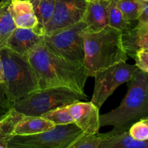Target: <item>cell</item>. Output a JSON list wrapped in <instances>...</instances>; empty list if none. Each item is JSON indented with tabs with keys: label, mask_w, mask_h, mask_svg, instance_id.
I'll return each mask as SVG.
<instances>
[{
	"label": "cell",
	"mask_w": 148,
	"mask_h": 148,
	"mask_svg": "<svg viewBox=\"0 0 148 148\" xmlns=\"http://www.w3.org/2000/svg\"><path fill=\"white\" fill-rule=\"evenodd\" d=\"M12 0H1V2L2 3H10Z\"/></svg>",
	"instance_id": "28"
},
{
	"label": "cell",
	"mask_w": 148,
	"mask_h": 148,
	"mask_svg": "<svg viewBox=\"0 0 148 148\" xmlns=\"http://www.w3.org/2000/svg\"><path fill=\"white\" fill-rule=\"evenodd\" d=\"M43 41V35L33 29L16 27L7 40L5 47L17 54L27 57L30 52Z\"/></svg>",
	"instance_id": "11"
},
{
	"label": "cell",
	"mask_w": 148,
	"mask_h": 148,
	"mask_svg": "<svg viewBox=\"0 0 148 148\" xmlns=\"http://www.w3.org/2000/svg\"><path fill=\"white\" fill-rule=\"evenodd\" d=\"M129 134L134 140L145 141L148 140V118L136 121L128 130Z\"/></svg>",
	"instance_id": "23"
},
{
	"label": "cell",
	"mask_w": 148,
	"mask_h": 148,
	"mask_svg": "<svg viewBox=\"0 0 148 148\" xmlns=\"http://www.w3.org/2000/svg\"><path fill=\"white\" fill-rule=\"evenodd\" d=\"M144 51H145V52H147L148 53V49H146V50H143Z\"/></svg>",
	"instance_id": "30"
},
{
	"label": "cell",
	"mask_w": 148,
	"mask_h": 148,
	"mask_svg": "<svg viewBox=\"0 0 148 148\" xmlns=\"http://www.w3.org/2000/svg\"><path fill=\"white\" fill-rule=\"evenodd\" d=\"M86 25L82 21L43 36V43L52 51L75 64L83 65L85 61L84 32Z\"/></svg>",
	"instance_id": "6"
},
{
	"label": "cell",
	"mask_w": 148,
	"mask_h": 148,
	"mask_svg": "<svg viewBox=\"0 0 148 148\" xmlns=\"http://www.w3.org/2000/svg\"><path fill=\"white\" fill-rule=\"evenodd\" d=\"M127 82L128 91L119 106L100 115L101 127L113 126L124 132L136 121L148 118V73L139 69Z\"/></svg>",
	"instance_id": "3"
},
{
	"label": "cell",
	"mask_w": 148,
	"mask_h": 148,
	"mask_svg": "<svg viewBox=\"0 0 148 148\" xmlns=\"http://www.w3.org/2000/svg\"><path fill=\"white\" fill-rule=\"evenodd\" d=\"M3 83V65L2 61H1V54H0V84Z\"/></svg>",
	"instance_id": "27"
},
{
	"label": "cell",
	"mask_w": 148,
	"mask_h": 148,
	"mask_svg": "<svg viewBox=\"0 0 148 148\" xmlns=\"http://www.w3.org/2000/svg\"><path fill=\"white\" fill-rule=\"evenodd\" d=\"M10 10L16 27L37 29L38 22L30 0H12Z\"/></svg>",
	"instance_id": "14"
},
{
	"label": "cell",
	"mask_w": 148,
	"mask_h": 148,
	"mask_svg": "<svg viewBox=\"0 0 148 148\" xmlns=\"http://www.w3.org/2000/svg\"><path fill=\"white\" fill-rule=\"evenodd\" d=\"M30 1L38 22V26L36 31L44 36L45 28L51 20L54 13L56 0H33Z\"/></svg>",
	"instance_id": "17"
},
{
	"label": "cell",
	"mask_w": 148,
	"mask_h": 148,
	"mask_svg": "<svg viewBox=\"0 0 148 148\" xmlns=\"http://www.w3.org/2000/svg\"><path fill=\"white\" fill-rule=\"evenodd\" d=\"M42 117L46 119L55 126L66 125L74 124V121L67 109V107L64 106L56 108L43 114Z\"/></svg>",
	"instance_id": "22"
},
{
	"label": "cell",
	"mask_w": 148,
	"mask_h": 148,
	"mask_svg": "<svg viewBox=\"0 0 148 148\" xmlns=\"http://www.w3.org/2000/svg\"><path fill=\"white\" fill-rule=\"evenodd\" d=\"M122 43L128 57L134 58L138 51L148 49V23L137 22L122 32Z\"/></svg>",
	"instance_id": "13"
},
{
	"label": "cell",
	"mask_w": 148,
	"mask_h": 148,
	"mask_svg": "<svg viewBox=\"0 0 148 148\" xmlns=\"http://www.w3.org/2000/svg\"><path fill=\"white\" fill-rule=\"evenodd\" d=\"M84 134L75 124L55 126L44 132L32 135H14L8 148H67Z\"/></svg>",
	"instance_id": "7"
},
{
	"label": "cell",
	"mask_w": 148,
	"mask_h": 148,
	"mask_svg": "<svg viewBox=\"0 0 148 148\" xmlns=\"http://www.w3.org/2000/svg\"><path fill=\"white\" fill-rule=\"evenodd\" d=\"M139 69L136 64L122 62L98 72L94 77L95 88L90 102L100 109L116 88L130 81Z\"/></svg>",
	"instance_id": "8"
},
{
	"label": "cell",
	"mask_w": 148,
	"mask_h": 148,
	"mask_svg": "<svg viewBox=\"0 0 148 148\" xmlns=\"http://www.w3.org/2000/svg\"><path fill=\"white\" fill-rule=\"evenodd\" d=\"M85 73L95 77L98 72L128 59L123 47L122 32L106 26L95 33H83Z\"/></svg>",
	"instance_id": "2"
},
{
	"label": "cell",
	"mask_w": 148,
	"mask_h": 148,
	"mask_svg": "<svg viewBox=\"0 0 148 148\" xmlns=\"http://www.w3.org/2000/svg\"><path fill=\"white\" fill-rule=\"evenodd\" d=\"M99 148H148V140H134L130 135L128 130L118 132L114 129L107 132Z\"/></svg>",
	"instance_id": "15"
},
{
	"label": "cell",
	"mask_w": 148,
	"mask_h": 148,
	"mask_svg": "<svg viewBox=\"0 0 148 148\" xmlns=\"http://www.w3.org/2000/svg\"><path fill=\"white\" fill-rule=\"evenodd\" d=\"M133 59L135 60V64L140 70L148 73V53L144 51H140L135 54Z\"/></svg>",
	"instance_id": "25"
},
{
	"label": "cell",
	"mask_w": 148,
	"mask_h": 148,
	"mask_svg": "<svg viewBox=\"0 0 148 148\" xmlns=\"http://www.w3.org/2000/svg\"><path fill=\"white\" fill-rule=\"evenodd\" d=\"M10 3L0 2V49L5 47L7 40L16 28L10 10Z\"/></svg>",
	"instance_id": "18"
},
{
	"label": "cell",
	"mask_w": 148,
	"mask_h": 148,
	"mask_svg": "<svg viewBox=\"0 0 148 148\" xmlns=\"http://www.w3.org/2000/svg\"><path fill=\"white\" fill-rule=\"evenodd\" d=\"M3 65V83L7 98L12 104L38 90V83L27 57L7 48L0 49Z\"/></svg>",
	"instance_id": "4"
},
{
	"label": "cell",
	"mask_w": 148,
	"mask_h": 148,
	"mask_svg": "<svg viewBox=\"0 0 148 148\" xmlns=\"http://www.w3.org/2000/svg\"><path fill=\"white\" fill-rule=\"evenodd\" d=\"M87 98V95L69 88H49L37 90L21 98L13 104L12 109L25 116H42L52 110L67 106Z\"/></svg>",
	"instance_id": "5"
},
{
	"label": "cell",
	"mask_w": 148,
	"mask_h": 148,
	"mask_svg": "<svg viewBox=\"0 0 148 148\" xmlns=\"http://www.w3.org/2000/svg\"><path fill=\"white\" fill-rule=\"evenodd\" d=\"M137 22L148 23V2L141 0V10Z\"/></svg>",
	"instance_id": "26"
},
{
	"label": "cell",
	"mask_w": 148,
	"mask_h": 148,
	"mask_svg": "<svg viewBox=\"0 0 148 148\" xmlns=\"http://www.w3.org/2000/svg\"><path fill=\"white\" fill-rule=\"evenodd\" d=\"M88 0H56L54 13L44 35L69 27L82 20Z\"/></svg>",
	"instance_id": "9"
},
{
	"label": "cell",
	"mask_w": 148,
	"mask_h": 148,
	"mask_svg": "<svg viewBox=\"0 0 148 148\" xmlns=\"http://www.w3.org/2000/svg\"><path fill=\"white\" fill-rule=\"evenodd\" d=\"M27 59L36 76L38 90L63 87L86 95L84 88L88 77L83 65L56 54L43 42L30 52Z\"/></svg>",
	"instance_id": "1"
},
{
	"label": "cell",
	"mask_w": 148,
	"mask_h": 148,
	"mask_svg": "<svg viewBox=\"0 0 148 148\" xmlns=\"http://www.w3.org/2000/svg\"><path fill=\"white\" fill-rule=\"evenodd\" d=\"M111 0H88L82 21L86 31L95 33L108 26V10Z\"/></svg>",
	"instance_id": "12"
},
{
	"label": "cell",
	"mask_w": 148,
	"mask_h": 148,
	"mask_svg": "<svg viewBox=\"0 0 148 148\" xmlns=\"http://www.w3.org/2000/svg\"><path fill=\"white\" fill-rule=\"evenodd\" d=\"M74 124L86 134L99 133V108L91 102L77 101L67 106Z\"/></svg>",
	"instance_id": "10"
},
{
	"label": "cell",
	"mask_w": 148,
	"mask_h": 148,
	"mask_svg": "<svg viewBox=\"0 0 148 148\" xmlns=\"http://www.w3.org/2000/svg\"><path fill=\"white\" fill-rule=\"evenodd\" d=\"M142 1H147V2H148V0H142Z\"/></svg>",
	"instance_id": "31"
},
{
	"label": "cell",
	"mask_w": 148,
	"mask_h": 148,
	"mask_svg": "<svg viewBox=\"0 0 148 148\" xmlns=\"http://www.w3.org/2000/svg\"><path fill=\"white\" fill-rule=\"evenodd\" d=\"M30 1H33V0H30Z\"/></svg>",
	"instance_id": "32"
},
{
	"label": "cell",
	"mask_w": 148,
	"mask_h": 148,
	"mask_svg": "<svg viewBox=\"0 0 148 148\" xmlns=\"http://www.w3.org/2000/svg\"><path fill=\"white\" fill-rule=\"evenodd\" d=\"M54 124L42 116H24L17 123L14 135H32L50 130Z\"/></svg>",
	"instance_id": "16"
},
{
	"label": "cell",
	"mask_w": 148,
	"mask_h": 148,
	"mask_svg": "<svg viewBox=\"0 0 148 148\" xmlns=\"http://www.w3.org/2000/svg\"><path fill=\"white\" fill-rule=\"evenodd\" d=\"M106 134L107 133L95 134H86L84 133L67 148H99Z\"/></svg>",
	"instance_id": "21"
},
{
	"label": "cell",
	"mask_w": 148,
	"mask_h": 148,
	"mask_svg": "<svg viewBox=\"0 0 148 148\" xmlns=\"http://www.w3.org/2000/svg\"><path fill=\"white\" fill-rule=\"evenodd\" d=\"M108 25L121 32L128 30L133 26V23L129 22L124 17L117 4V0H111L108 10Z\"/></svg>",
	"instance_id": "19"
},
{
	"label": "cell",
	"mask_w": 148,
	"mask_h": 148,
	"mask_svg": "<svg viewBox=\"0 0 148 148\" xmlns=\"http://www.w3.org/2000/svg\"><path fill=\"white\" fill-rule=\"evenodd\" d=\"M12 110V104L7 98L2 86L0 84V121L7 116Z\"/></svg>",
	"instance_id": "24"
},
{
	"label": "cell",
	"mask_w": 148,
	"mask_h": 148,
	"mask_svg": "<svg viewBox=\"0 0 148 148\" xmlns=\"http://www.w3.org/2000/svg\"><path fill=\"white\" fill-rule=\"evenodd\" d=\"M0 148H8V147H7V145H4L0 144Z\"/></svg>",
	"instance_id": "29"
},
{
	"label": "cell",
	"mask_w": 148,
	"mask_h": 148,
	"mask_svg": "<svg viewBox=\"0 0 148 148\" xmlns=\"http://www.w3.org/2000/svg\"><path fill=\"white\" fill-rule=\"evenodd\" d=\"M117 4L129 22L137 21L141 10V0H117Z\"/></svg>",
	"instance_id": "20"
}]
</instances>
